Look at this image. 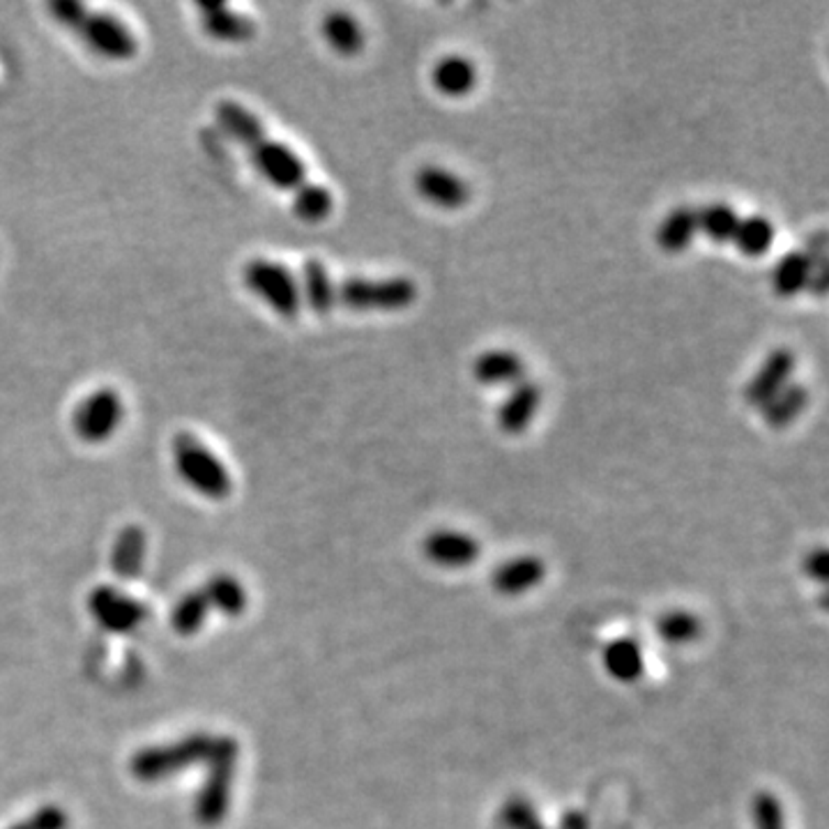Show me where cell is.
Segmentation results:
<instances>
[{"instance_id":"1","label":"cell","mask_w":829,"mask_h":829,"mask_svg":"<svg viewBox=\"0 0 829 829\" xmlns=\"http://www.w3.org/2000/svg\"><path fill=\"white\" fill-rule=\"evenodd\" d=\"M215 118L226 134L247 148L257 171L272 187L295 192L307 183L305 162L286 143L270 139L263 122L247 107L233 102V99H221L215 107Z\"/></svg>"},{"instance_id":"2","label":"cell","mask_w":829,"mask_h":829,"mask_svg":"<svg viewBox=\"0 0 829 829\" xmlns=\"http://www.w3.org/2000/svg\"><path fill=\"white\" fill-rule=\"evenodd\" d=\"M48 10H52L61 26L77 35L99 58L122 63L132 61L139 52L137 35L113 14L90 12L77 0H56V3L48 6Z\"/></svg>"},{"instance_id":"3","label":"cell","mask_w":829,"mask_h":829,"mask_svg":"<svg viewBox=\"0 0 829 829\" xmlns=\"http://www.w3.org/2000/svg\"><path fill=\"white\" fill-rule=\"evenodd\" d=\"M238 753L240 746L229 735H192L181 742L139 751L130 767L139 782L155 784L198 763L212 765L221 759L238 756Z\"/></svg>"},{"instance_id":"4","label":"cell","mask_w":829,"mask_h":829,"mask_svg":"<svg viewBox=\"0 0 829 829\" xmlns=\"http://www.w3.org/2000/svg\"><path fill=\"white\" fill-rule=\"evenodd\" d=\"M173 466L181 480L196 493L210 500H223L233 491L231 472L215 451L192 434H178L171 443Z\"/></svg>"},{"instance_id":"5","label":"cell","mask_w":829,"mask_h":829,"mask_svg":"<svg viewBox=\"0 0 829 829\" xmlns=\"http://www.w3.org/2000/svg\"><path fill=\"white\" fill-rule=\"evenodd\" d=\"M417 286L406 276H392V280H362L350 276L335 288L337 305L353 312H396L415 303Z\"/></svg>"},{"instance_id":"6","label":"cell","mask_w":829,"mask_h":829,"mask_svg":"<svg viewBox=\"0 0 829 829\" xmlns=\"http://www.w3.org/2000/svg\"><path fill=\"white\" fill-rule=\"evenodd\" d=\"M244 286L265 303L274 314L284 318H295L303 297H299L297 276L282 263L268 259H254L244 265Z\"/></svg>"},{"instance_id":"7","label":"cell","mask_w":829,"mask_h":829,"mask_svg":"<svg viewBox=\"0 0 829 829\" xmlns=\"http://www.w3.org/2000/svg\"><path fill=\"white\" fill-rule=\"evenodd\" d=\"M124 419L122 396L113 388H99L79 401L72 413V429L84 443L99 445L116 436Z\"/></svg>"},{"instance_id":"8","label":"cell","mask_w":829,"mask_h":829,"mask_svg":"<svg viewBox=\"0 0 829 829\" xmlns=\"http://www.w3.org/2000/svg\"><path fill=\"white\" fill-rule=\"evenodd\" d=\"M90 615L113 634H130L148 618L141 601L118 592L116 588H97L88 599Z\"/></svg>"},{"instance_id":"9","label":"cell","mask_w":829,"mask_h":829,"mask_svg":"<svg viewBox=\"0 0 829 829\" xmlns=\"http://www.w3.org/2000/svg\"><path fill=\"white\" fill-rule=\"evenodd\" d=\"M238 756L221 759L210 765V774L206 786L200 788L196 797V820L206 827L219 825L226 814H229L231 804V784H233V770H236Z\"/></svg>"},{"instance_id":"10","label":"cell","mask_w":829,"mask_h":829,"mask_svg":"<svg viewBox=\"0 0 829 829\" xmlns=\"http://www.w3.org/2000/svg\"><path fill=\"white\" fill-rule=\"evenodd\" d=\"M793 371H795L793 350L788 348L772 350V353L765 358V362L761 364V369L753 373V379L749 381L744 390L746 404L753 408H763L774 394H778L788 385Z\"/></svg>"},{"instance_id":"11","label":"cell","mask_w":829,"mask_h":829,"mask_svg":"<svg viewBox=\"0 0 829 829\" xmlns=\"http://www.w3.org/2000/svg\"><path fill=\"white\" fill-rule=\"evenodd\" d=\"M415 189L422 198L443 210H459L470 200L468 183L440 166H424L417 171Z\"/></svg>"},{"instance_id":"12","label":"cell","mask_w":829,"mask_h":829,"mask_svg":"<svg viewBox=\"0 0 829 829\" xmlns=\"http://www.w3.org/2000/svg\"><path fill=\"white\" fill-rule=\"evenodd\" d=\"M198 12H200V26H204V31L217 42L242 44L257 35V23L247 14H240L229 6L206 3V6H198Z\"/></svg>"},{"instance_id":"13","label":"cell","mask_w":829,"mask_h":829,"mask_svg":"<svg viewBox=\"0 0 829 829\" xmlns=\"http://www.w3.org/2000/svg\"><path fill=\"white\" fill-rule=\"evenodd\" d=\"M542 404V390L537 383L521 381L512 388V392L502 399L498 408V426L505 434H523L527 424L533 422Z\"/></svg>"},{"instance_id":"14","label":"cell","mask_w":829,"mask_h":829,"mask_svg":"<svg viewBox=\"0 0 829 829\" xmlns=\"http://www.w3.org/2000/svg\"><path fill=\"white\" fill-rule=\"evenodd\" d=\"M424 553H426V558L434 560L436 565L466 567L477 558L480 546H477V542L463 533L436 531L429 539L424 542Z\"/></svg>"},{"instance_id":"15","label":"cell","mask_w":829,"mask_h":829,"mask_svg":"<svg viewBox=\"0 0 829 829\" xmlns=\"http://www.w3.org/2000/svg\"><path fill=\"white\" fill-rule=\"evenodd\" d=\"M297 286H299V297H303L307 307L318 316L330 314L332 307L337 305V299H335L337 284L332 282L328 268L316 259H309L303 265V274H299Z\"/></svg>"},{"instance_id":"16","label":"cell","mask_w":829,"mask_h":829,"mask_svg":"<svg viewBox=\"0 0 829 829\" xmlns=\"http://www.w3.org/2000/svg\"><path fill=\"white\" fill-rule=\"evenodd\" d=\"M525 373L523 360L512 350H487L472 362L475 381L482 385H505L521 383Z\"/></svg>"},{"instance_id":"17","label":"cell","mask_w":829,"mask_h":829,"mask_svg":"<svg viewBox=\"0 0 829 829\" xmlns=\"http://www.w3.org/2000/svg\"><path fill=\"white\" fill-rule=\"evenodd\" d=\"M148 537L141 525H124L111 553V567L120 579H137L145 560Z\"/></svg>"},{"instance_id":"18","label":"cell","mask_w":829,"mask_h":829,"mask_svg":"<svg viewBox=\"0 0 829 829\" xmlns=\"http://www.w3.org/2000/svg\"><path fill=\"white\" fill-rule=\"evenodd\" d=\"M320 31H323L325 42H328L330 48H335L337 54L356 56V54L362 52L364 33H362V26L353 14H348L343 10L328 12L323 19Z\"/></svg>"},{"instance_id":"19","label":"cell","mask_w":829,"mask_h":829,"mask_svg":"<svg viewBox=\"0 0 829 829\" xmlns=\"http://www.w3.org/2000/svg\"><path fill=\"white\" fill-rule=\"evenodd\" d=\"M432 81L440 95L463 97L475 88V65L463 56H445L432 69Z\"/></svg>"},{"instance_id":"20","label":"cell","mask_w":829,"mask_h":829,"mask_svg":"<svg viewBox=\"0 0 829 829\" xmlns=\"http://www.w3.org/2000/svg\"><path fill=\"white\" fill-rule=\"evenodd\" d=\"M809 404V392L799 383H788L782 392L774 394L761 408L765 424L770 429H786Z\"/></svg>"},{"instance_id":"21","label":"cell","mask_w":829,"mask_h":829,"mask_svg":"<svg viewBox=\"0 0 829 829\" xmlns=\"http://www.w3.org/2000/svg\"><path fill=\"white\" fill-rule=\"evenodd\" d=\"M698 231V215L689 206H680L666 215L657 229V244L668 254H680L691 242Z\"/></svg>"},{"instance_id":"22","label":"cell","mask_w":829,"mask_h":829,"mask_svg":"<svg viewBox=\"0 0 829 829\" xmlns=\"http://www.w3.org/2000/svg\"><path fill=\"white\" fill-rule=\"evenodd\" d=\"M811 280V261L807 251H790L772 270V286L776 295L793 297L799 291L809 288Z\"/></svg>"},{"instance_id":"23","label":"cell","mask_w":829,"mask_h":829,"mask_svg":"<svg viewBox=\"0 0 829 829\" xmlns=\"http://www.w3.org/2000/svg\"><path fill=\"white\" fill-rule=\"evenodd\" d=\"M544 579V565L537 558H519L500 567L495 588L505 595H521Z\"/></svg>"},{"instance_id":"24","label":"cell","mask_w":829,"mask_h":829,"mask_svg":"<svg viewBox=\"0 0 829 829\" xmlns=\"http://www.w3.org/2000/svg\"><path fill=\"white\" fill-rule=\"evenodd\" d=\"M200 590L206 592L210 609H217L223 615L238 618V615H242V611L247 607V592H244L242 583L238 579H233V576H229V574L212 576V579L208 581V586L200 588Z\"/></svg>"},{"instance_id":"25","label":"cell","mask_w":829,"mask_h":829,"mask_svg":"<svg viewBox=\"0 0 829 829\" xmlns=\"http://www.w3.org/2000/svg\"><path fill=\"white\" fill-rule=\"evenodd\" d=\"M774 240V226L763 215H749L740 219L733 242L742 251L744 257H763L772 247Z\"/></svg>"},{"instance_id":"26","label":"cell","mask_w":829,"mask_h":829,"mask_svg":"<svg viewBox=\"0 0 829 829\" xmlns=\"http://www.w3.org/2000/svg\"><path fill=\"white\" fill-rule=\"evenodd\" d=\"M335 208L330 189L316 183H305L293 192V215L307 223H316L328 217Z\"/></svg>"},{"instance_id":"27","label":"cell","mask_w":829,"mask_h":829,"mask_svg":"<svg viewBox=\"0 0 829 829\" xmlns=\"http://www.w3.org/2000/svg\"><path fill=\"white\" fill-rule=\"evenodd\" d=\"M208 613H210V604H208L206 592L194 590V592L185 595L178 601V604H175L173 615H171V624L181 636H194L200 630V626H204Z\"/></svg>"},{"instance_id":"28","label":"cell","mask_w":829,"mask_h":829,"mask_svg":"<svg viewBox=\"0 0 829 829\" xmlns=\"http://www.w3.org/2000/svg\"><path fill=\"white\" fill-rule=\"evenodd\" d=\"M696 215H698V229L706 233L712 242H717V244L733 242L740 217L731 206L710 204L702 210H696Z\"/></svg>"},{"instance_id":"29","label":"cell","mask_w":829,"mask_h":829,"mask_svg":"<svg viewBox=\"0 0 829 829\" xmlns=\"http://www.w3.org/2000/svg\"><path fill=\"white\" fill-rule=\"evenodd\" d=\"M607 668L618 680H634L641 673V650L634 641H618L607 650Z\"/></svg>"},{"instance_id":"30","label":"cell","mask_w":829,"mask_h":829,"mask_svg":"<svg viewBox=\"0 0 829 829\" xmlns=\"http://www.w3.org/2000/svg\"><path fill=\"white\" fill-rule=\"evenodd\" d=\"M811 261V280L809 288L816 295H825L827 291V272H829V261H827V238L825 233H818L809 238V247L804 249Z\"/></svg>"},{"instance_id":"31","label":"cell","mask_w":829,"mask_h":829,"mask_svg":"<svg viewBox=\"0 0 829 829\" xmlns=\"http://www.w3.org/2000/svg\"><path fill=\"white\" fill-rule=\"evenodd\" d=\"M659 634L670 643H685L698 634V622L689 613H670L659 622Z\"/></svg>"},{"instance_id":"32","label":"cell","mask_w":829,"mask_h":829,"mask_svg":"<svg viewBox=\"0 0 829 829\" xmlns=\"http://www.w3.org/2000/svg\"><path fill=\"white\" fill-rule=\"evenodd\" d=\"M69 818L61 807H44L10 829H67Z\"/></svg>"},{"instance_id":"33","label":"cell","mask_w":829,"mask_h":829,"mask_svg":"<svg viewBox=\"0 0 829 829\" xmlns=\"http://www.w3.org/2000/svg\"><path fill=\"white\" fill-rule=\"evenodd\" d=\"M756 816H759V825L761 829H784V820H782V809H778V801L763 795L759 799V809H756Z\"/></svg>"}]
</instances>
